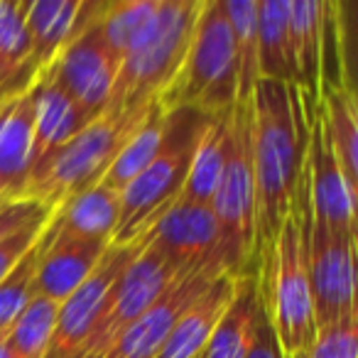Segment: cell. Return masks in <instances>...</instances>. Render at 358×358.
<instances>
[{
	"instance_id": "6da1fadb",
	"label": "cell",
	"mask_w": 358,
	"mask_h": 358,
	"mask_svg": "<svg viewBox=\"0 0 358 358\" xmlns=\"http://www.w3.org/2000/svg\"><path fill=\"white\" fill-rule=\"evenodd\" d=\"M309 120L294 86L258 81L250 96L255 177V243L260 255L280 234L304 174Z\"/></svg>"
},
{
	"instance_id": "7a4b0ae2",
	"label": "cell",
	"mask_w": 358,
	"mask_h": 358,
	"mask_svg": "<svg viewBox=\"0 0 358 358\" xmlns=\"http://www.w3.org/2000/svg\"><path fill=\"white\" fill-rule=\"evenodd\" d=\"M304 204L307 174H302L292 209L280 234L263 250L258 265V297L282 358H307L317 336L312 289L304 263Z\"/></svg>"
},
{
	"instance_id": "3957f363",
	"label": "cell",
	"mask_w": 358,
	"mask_h": 358,
	"mask_svg": "<svg viewBox=\"0 0 358 358\" xmlns=\"http://www.w3.org/2000/svg\"><path fill=\"white\" fill-rule=\"evenodd\" d=\"M219 118L196 108H172L164 118V133L157 155L138 177L120 192L118 226L110 245L140 243L155 229L162 214L179 199L196 145L209 125Z\"/></svg>"
},
{
	"instance_id": "277c9868",
	"label": "cell",
	"mask_w": 358,
	"mask_h": 358,
	"mask_svg": "<svg viewBox=\"0 0 358 358\" xmlns=\"http://www.w3.org/2000/svg\"><path fill=\"white\" fill-rule=\"evenodd\" d=\"M201 0H157L152 17L120 62L106 113L148 106L164 94L182 69Z\"/></svg>"
},
{
	"instance_id": "5b68a950",
	"label": "cell",
	"mask_w": 358,
	"mask_h": 358,
	"mask_svg": "<svg viewBox=\"0 0 358 358\" xmlns=\"http://www.w3.org/2000/svg\"><path fill=\"white\" fill-rule=\"evenodd\" d=\"M157 101L164 110L185 106L231 118L238 106V66L224 0H201L182 69Z\"/></svg>"
},
{
	"instance_id": "8992f818",
	"label": "cell",
	"mask_w": 358,
	"mask_h": 358,
	"mask_svg": "<svg viewBox=\"0 0 358 358\" xmlns=\"http://www.w3.org/2000/svg\"><path fill=\"white\" fill-rule=\"evenodd\" d=\"M211 214L221 236L224 273L234 280L258 278L255 243V177L250 150V99L241 101L231 115L229 152L219 187L211 199Z\"/></svg>"
},
{
	"instance_id": "52a82bcc",
	"label": "cell",
	"mask_w": 358,
	"mask_h": 358,
	"mask_svg": "<svg viewBox=\"0 0 358 358\" xmlns=\"http://www.w3.org/2000/svg\"><path fill=\"white\" fill-rule=\"evenodd\" d=\"M148 108L150 103L123 113H103L86 123L81 133H76L27 179L22 199L59 209L79 192L99 185L113 159L118 157L125 140L145 120Z\"/></svg>"
},
{
	"instance_id": "ba28073f",
	"label": "cell",
	"mask_w": 358,
	"mask_h": 358,
	"mask_svg": "<svg viewBox=\"0 0 358 358\" xmlns=\"http://www.w3.org/2000/svg\"><path fill=\"white\" fill-rule=\"evenodd\" d=\"M179 280L185 278L174 273L172 263L148 234L143 248L130 260L125 273L115 280L106 302L101 304L99 317L91 324L76 358H103L115 341Z\"/></svg>"
},
{
	"instance_id": "9c48e42d",
	"label": "cell",
	"mask_w": 358,
	"mask_h": 358,
	"mask_svg": "<svg viewBox=\"0 0 358 358\" xmlns=\"http://www.w3.org/2000/svg\"><path fill=\"white\" fill-rule=\"evenodd\" d=\"M304 263H307L317 329L358 312L356 243L331 234L322 221L314 219L309 196L304 204Z\"/></svg>"
},
{
	"instance_id": "30bf717a",
	"label": "cell",
	"mask_w": 358,
	"mask_h": 358,
	"mask_svg": "<svg viewBox=\"0 0 358 358\" xmlns=\"http://www.w3.org/2000/svg\"><path fill=\"white\" fill-rule=\"evenodd\" d=\"M103 6L106 3H96V10L89 20L45 69L89 120L106 113L118 74V64L113 62L99 30V15Z\"/></svg>"
},
{
	"instance_id": "8fae6325",
	"label": "cell",
	"mask_w": 358,
	"mask_h": 358,
	"mask_svg": "<svg viewBox=\"0 0 358 358\" xmlns=\"http://www.w3.org/2000/svg\"><path fill=\"white\" fill-rule=\"evenodd\" d=\"M150 238L172 263L179 278L211 273L226 275L221 260V236L211 206L174 201L150 231Z\"/></svg>"
},
{
	"instance_id": "7c38bea8",
	"label": "cell",
	"mask_w": 358,
	"mask_h": 358,
	"mask_svg": "<svg viewBox=\"0 0 358 358\" xmlns=\"http://www.w3.org/2000/svg\"><path fill=\"white\" fill-rule=\"evenodd\" d=\"M145 241L128 245H108L103 258L94 268V273L59 304L52 329L50 346L45 351V358H76V351L84 343L94 319L99 317L101 304L106 302L110 287L115 280L125 273L130 260L138 255Z\"/></svg>"
},
{
	"instance_id": "4fadbf2b",
	"label": "cell",
	"mask_w": 358,
	"mask_h": 358,
	"mask_svg": "<svg viewBox=\"0 0 358 358\" xmlns=\"http://www.w3.org/2000/svg\"><path fill=\"white\" fill-rule=\"evenodd\" d=\"M307 196L312 216L319 219L331 234L356 243V199L358 194L346 185L341 167L336 162L331 145L324 133V123L319 113L309 125V143H307Z\"/></svg>"
},
{
	"instance_id": "5bb4252c",
	"label": "cell",
	"mask_w": 358,
	"mask_h": 358,
	"mask_svg": "<svg viewBox=\"0 0 358 358\" xmlns=\"http://www.w3.org/2000/svg\"><path fill=\"white\" fill-rule=\"evenodd\" d=\"M108 245L110 243L106 241H86L59 234L55 214L45 231V248H42L35 273V294L62 304L94 273Z\"/></svg>"
},
{
	"instance_id": "9a60e30c",
	"label": "cell",
	"mask_w": 358,
	"mask_h": 358,
	"mask_svg": "<svg viewBox=\"0 0 358 358\" xmlns=\"http://www.w3.org/2000/svg\"><path fill=\"white\" fill-rule=\"evenodd\" d=\"M219 275L201 273L192 275L174 282L123 336L115 341V346L106 353L103 358H152L155 351L162 346L164 336L174 327L182 314L204 294V289L216 280Z\"/></svg>"
},
{
	"instance_id": "2e32d148",
	"label": "cell",
	"mask_w": 358,
	"mask_h": 358,
	"mask_svg": "<svg viewBox=\"0 0 358 358\" xmlns=\"http://www.w3.org/2000/svg\"><path fill=\"white\" fill-rule=\"evenodd\" d=\"M324 8H327V0H289L287 8V37L289 52H292L294 89L299 91L309 123H312L319 108L324 55Z\"/></svg>"
},
{
	"instance_id": "e0dca14e",
	"label": "cell",
	"mask_w": 358,
	"mask_h": 358,
	"mask_svg": "<svg viewBox=\"0 0 358 358\" xmlns=\"http://www.w3.org/2000/svg\"><path fill=\"white\" fill-rule=\"evenodd\" d=\"M32 84L20 94L0 99V196L8 199H22L32 169Z\"/></svg>"
},
{
	"instance_id": "ac0fdd59",
	"label": "cell",
	"mask_w": 358,
	"mask_h": 358,
	"mask_svg": "<svg viewBox=\"0 0 358 358\" xmlns=\"http://www.w3.org/2000/svg\"><path fill=\"white\" fill-rule=\"evenodd\" d=\"M32 101H35V130H32L30 177L57 150L64 148L76 133H81L86 123H91L47 71H42L32 84Z\"/></svg>"
},
{
	"instance_id": "d6986e66",
	"label": "cell",
	"mask_w": 358,
	"mask_h": 358,
	"mask_svg": "<svg viewBox=\"0 0 358 358\" xmlns=\"http://www.w3.org/2000/svg\"><path fill=\"white\" fill-rule=\"evenodd\" d=\"M94 10L96 0H27L30 69L42 74Z\"/></svg>"
},
{
	"instance_id": "ffe728a7",
	"label": "cell",
	"mask_w": 358,
	"mask_h": 358,
	"mask_svg": "<svg viewBox=\"0 0 358 358\" xmlns=\"http://www.w3.org/2000/svg\"><path fill=\"white\" fill-rule=\"evenodd\" d=\"M238 280L229 275H219L211 280L199 299L174 322L169 334L164 336L162 346L155 351L152 358H194L204 351L211 336V329L219 322L224 309L229 307Z\"/></svg>"
},
{
	"instance_id": "44dd1931",
	"label": "cell",
	"mask_w": 358,
	"mask_h": 358,
	"mask_svg": "<svg viewBox=\"0 0 358 358\" xmlns=\"http://www.w3.org/2000/svg\"><path fill=\"white\" fill-rule=\"evenodd\" d=\"M319 118L346 185L358 194V103L351 84H322Z\"/></svg>"
},
{
	"instance_id": "7402d4cb",
	"label": "cell",
	"mask_w": 358,
	"mask_h": 358,
	"mask_svg": "<svg viewBox=\"0 0 358 358\" xmlns=\"http://www.w3.org/2000/svg\"><path fill=\"white\" fill-rule=\"evenodd\" d=\"M120 194L106 185H94L79 192L57 211V229L59 234L86 241H106L110 243L118 226Z\"/></svg>"
},
{
	"instance_id": "603a6c76",
	"label": "cell",
	"mask_w": 358,
	"mask_h": 358,
	"mask_svg": "<svg viewBox=\"0 0 358 358\" xmlns=\"http://www.w3.org/2000/svg\"><path fill=\"white\" fill-rule=\"evenodd\" d=\"M258 309V278L238 280L229 307L224 309L219 322L211 329L201 358H245Z\"/></svg>"
},
{
	"instance_id": "cb8c5ba5",
	"label": "cell",
	"mask_w": 358,
	"mask_h": 358,
	"mask_svg": "<svg viewBox=\"0 0 358 358\" xmlns=\"http://www.w3.org/2000/svg\"><path fill=\"white\" fill-rule=\"evenodd\" d=\"M229 128L231 118H219L209 125V130H206L201 143L194 150V157H192L179 201L196 206H211L221 172H224L226 152H229Z\"/></svg>"
},
{
	"instance_id": "d4e9b609",
	"label": "cell",
	"mask_w": 358,
	"mask_h": 358,
	"mask_svg": "<svg viewBox=\"0 0 358 358\" xmlns=\"http://www.w3.org/2000/svg\"><path fill=\"white\" fill-rule=\"evenodd\" d=\"M289 0L258 3V64L260 81H278L294 86L292 52L287 37Z\"/></svg>"
},
{
	"instance_id": "484cf974",
	"label": "cell",
	"mask_w": 358,
	"mask_h": 358,
	"mask_svg": "<svg viewBox=\"0 0 358 358\" xmlns=\"http://www.w3.org/2000/svg\"><path fill=\"white\" fill-rule=\"evenodd\" d=\"M164 118H167V110L162 108L159 101H152L145 120L135 128V133L125 140L118 157L113 159L108 172H106L103 179H101V185H106L108 189H113L120 194V192H123L125 187H128L130 182H133V179L152 162V157L159 150V143H162Z\"/></svg>"
},
{
	"instance_id": "4316f807",
	"label": "cell",
	"mask_w": 358,
	"mask_h": 358,
	"mask_svg": "<svg viewBox=\"0 0 358 358\" xmlns=\"http://www.w3.org/2000/svg\"><path fill=\"white\" fill-rule=\"evenodd\" d=\"M234 35L236 66H238V103L253 96L260 81L258 64V0H224Z\"/></svg>"
},
{
	"instance_id": "83f0119b",
	"label": "cell",
	"mask_w": 358,
	"mask_h": 358,
	"mask_svg": "<svg viewBox=\"0 0 358 358\" xmlns=\"http://www.w3.org/2000/svg\"><path fill=\"white\" fill-rule=\"evenodd\" d=\"M155 8H157V0H115L103 6L99 15V30L118 69L140 32L150 22Z\"/></svg>"
},
{
	"instance_id": "f1b7e54d",
	"label": "cell",
	"mask_w": 358,
	"mask_h": 358,
	"mask_svg": "<svg viewBox=\"0 0 358 358\" xmlns=\"http://www.w3.org/2000/svg\"><path fill=\"white\" fill-rule=\"evenodd\" d=\"M57 309L59 304L42 294H35L30 299V304L22 309V314L6 334V343L13 358H45L52 329H55Z\"/></svg>"
},
{
	"instance_id": "f546056e",
	"label": "cell",
	"mask_w": 358,
	"mask_h": 358,
	"mask_svg": "<svg viewBox=\"0 0 358 358\" xmlns=\"http://www.w3.org/2000/svg\"><path fill=\"white\" fill-rule=\"evenodd\" d=\"M45 231L37 238V243L17 260L15 268L0 280V336H6L8 329L13 327V322L20 317L22 309L35 297V273L42 248H45Z\"/></svg>"
},
{
	"instance_id": "4dcf8cb0",
	"label": "cell",
	"mask_w": 358,
	"mask_h": 358,
	"mask_svg": "<svg viewBox=\"0 0 358 358\" xmlns=\"http://www.w3.org/2000/svg\"><path fill=\"white\" fill-rule=\"evenodd\" d=\"M25 15L27 0H0V59L13 71L40 76L30 69V35L25 27Z\"/></svg>"
},
{
	"instance_id": "1f68e13d",
	"label": "cell",
	"mask_w": 358,
	"mask_h": 358,
	"mask_svg": "<svg viewBox=\"0 0 358 358\" xmlns=\"http://www.w3.org/2000/svg\"><path fill=\"white\" fill-rule=\"evenodd\" d=\"M307 358H358V312L319 327Z\"/></svg>"
},
{
	"instance_id": "d6a6232c",
	"label": "cell",
	"mask_w": 358,
	"mask_h": 358,
	"mask_svg": "<svg viewBox=\"0 0 358 358\" xmlns=\"http://www.w3.org/2000/svg\"><path fill=\"white\" fill-rule=\"evenodd\" d=\"M55 214L42 216V219H37V221H32V224L22 226V229L13 231V234L6 236V238H0V280L6 278V275L17 265V260L37 243V238H40L42 231L47 229V224L55 219Z\"/></svg>"
},
{
	"instance_id": "836d02e7",
	"label": "cell",
	"mask_w": 358,
	"mask_h": 358,
	"mask_svg": "<svg viewBox=\"0 0 358 358\" xmlns=\"http://www.w3.org/2000/svg\"><path fill=\"white\" fill-rule=\"evenodd\" d=\"M55 206L40 204L32 199H13L0 209V238L10 236L13 231L22 229V226L32 224V221L42 219V216L55 214Z\"/></svg>"
},
{
	"instance_id": "e575fe53",
	"label": "cell",
	"mask_w": 358,
	"mask_h": 358,
	"mask_svg": "<svg viewBox=\"0 0 358 358\" xmlns=\"http://www.w3.org/2000/svg\"><path fill=\"white\" fill-rule=\"evenodd\" d=\"M245 358H282V351H280L278 338H275L273 329H270L268 319H265L263 307L258 309V317H255L253 336H250Z\"/></svg>"
},
{
	"instance_id": "d590c367",
	"label": "cell",
	"mask_w": 358,
	"mask_h": 358,
	"mask_svg": "<svg viewBox=\"0 0 358 358\" xmlns=\"http://www.w3.org/2000/svg\"><path fill=\"white\" fill-rule=\"evenodd\" d=\"M37 76L27 74V71H13L6 62L0 59V99H6L10 94H20V91L30 89V84Z\"/></svg>"
},
{
	"instance_id": "8d00e7d4",
	"label": "cell",
	"mask_w": 358,
	"mask_h": 358,
	"mask_svg": "<svg viewBox=\"0 0 358 358\" xmlns=\"http://www.w3.org/2000/svg\"><path fill=\"white\" fill-rule=\"evenodd\" d=\"M0 358H13L10 348H8V343H6V336H0Z\"/></svg>"
},
{
	"instance_id": "74e56055",
	"label": "cell",
	"mask_w": 358,
	"mask_h": 358,
	"mask_svg": "<svg viewBox=\"0 0 358 358\" xmlns=\"http://www.w3.org/2000/svg\"><path fill=\"white\" fill-rule=\"evenodd\" d=\"M8 201H13V199H8V196H0V209H3V206H6Z\"/></svg>"
},
{
	"instance_id": "f35d334b",
	"label": "cell",
	"mask_w": 358,
	"mask_h": 358,
	"mask_svg": "<svg viewBox=\"0 0 358 358\" xmlns=\"http://www.w3.org/2000/svg\"><path fill=\"white\" fill-rule=\"evenodd\" d=\"M194 358H201V353H199V356H194Z\"/></svg>"
}]
</instances>
